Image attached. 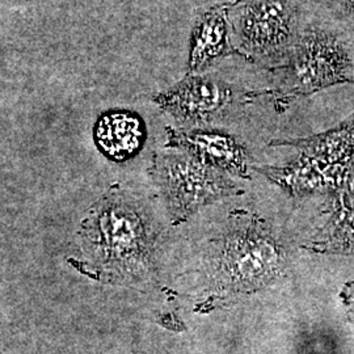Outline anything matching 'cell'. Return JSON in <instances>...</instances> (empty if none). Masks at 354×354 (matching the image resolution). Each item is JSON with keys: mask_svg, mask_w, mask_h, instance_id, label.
Wrapping results in <instances>:
<instances>
[{"mask_svg": "<svg viewBox=\"0 0 354 354\" xmlns=\"http://www.w3.org/2000/svg\"><path fill=\"white\" fill-rule=\"evenodd\" d=\"M283 251L261 221H243L228 228L213 257L215 288L231 294L251 292L279 276Z\"/></svg>", "mask_w": 354, "mask_h": 354, "instance_id": "6da1fadb", "label": "cell"}, {"mask_svg": "<svg viewBox=\"0 0 354 354\" xmlns=\"http://www.w3.org/2000/svg\"><path fill=\"white\" fill-rule=\"evenodd\" d=\"M288 75L292 88L299 93H311L337 83H354L352 48L342 35L311 26L297 42Z\"/></svg>", "mask_w": 354, "mask_h": 354, "instance_id": "7a4b0ae2", "label": "cell"}, {"mask_svg": "<svg viewBox=\"0 0 354 354\" xmlns=\"http://www.w3.org/2000/svg\"><path fill=\"white\" fill-rule=\"evenodd\" d=\"M91 231L92 244L105 266L122 272H137L147 266L150 234L143 218L129 203H102L92 216Z\"/></svg>", "mask_w": 354, "mask_h": 354, "instance_id": "3957f363", "label": "cell"}, {"mask_svg": "<svg viewBox=\"0 0 354 354\" xmlns=\"http://www.w3.org/2000/svg\"><path fill=\"white\" fill-rule=\"evenodd\" d=\"M193 156L167 155L156 163L159 185L177 216L231 194L234 185Z\"/></svg>", "mask_w": 354, "mask_h": 354, "instance_id": "277c9868", "label": "cell"}, {"mask_svg": "<svg viewBox=\"0 0 354 354\" xmlns=\"http://www.w3.org/2000/svg\"><path fill=\"white\" fill-rule=\"evenodd\" d=\"M294 8L290 0H250L238 15L244 46L256 54H276L291 37Z\"/></svg>", "mask_w": 354, "mask_h": 354, "instance_id": "5b68a950", "label": "cell"}, {"mask_svg": "<svg viewBox=\"0 0 354 354\" xmlns=\"http://www.w3.org/2000/svg\"><path fill=\"white\" fill-rule=\"evenodd\" d=\"M230 89L207 76H189L156 97L165 111L184 121H203L230 100Z\"/></svg>", "mask_w": 354, "mask_h": 354, "instance_id": "8992f818", "label": "cell"}, {"mask_svg": "<svg viewBox=\"0 0 354 354\" xmlns=\"http://www.w3.org/2000/svg\"><path fill=\"white\" fill-rule=\"evenodd\" d=\"M171 134L172 145L187 150L203 165L239 175L245 172V152L232 137L214 131H171Z\"/></svg>", "mask_w": 354, "mask_h": 354, "instance_id": "52a82bcc", "label": "cell"}, {"mask_svg": "<svg viewBox=\"0 0 354 354\" xmlns=\"http://www.w3.org/2000/svg\"><path fill=\"white\" fill-rule=\"evenodd\" d=\"M96 140L108 156L115 160H124L137 152L142 145V122L131 113L105 114L96 127Z\"/></svg>", "mask_w": 354, "mask_h": 354, "instance_id": "ba28073f", "label": "cell"}, {"mask_svg": "<svg viewBox=\"0 0 354 354\" xmlns=\"http://www.w3.org/2000/svg\"><path fill=\"white\" fill-rule=\"evenodd\" d=\"M227 10L225 7L213 8L205 13L192 36L189 68L197 71L213 59L225 55L228 50Z\"/></svg>", "mask_w": 354, "mask_h": 354, "instance_id": "9c48e42d", "label": "cell"}, {"mask_svg": "<svg viewBox=\"0 0 354 354\" xmlns=\"http://www.w3.org/2000/svg\"><path fill=\"white\" fill-rule=\"evenodd\" d=\"M329 7L354 36V0H327Z\"/></svg>", "mask_w": 354, "mask_h": 354, "instance_id": "30bf717a", "label": "cell"}, {"mask_svg": "<svg viewBox=\"0 0 354 354\" xmlns=\"http://www.w3.org/2000/svg\"><path fill=\"white\" fill-rule=\"evenodd\" d=\"M342 297H346V304L351 307V313L354 315V283L346 286V291L342 294Z\"/></svg>", "mask_w": 354, "mask_h": 354, "instance_id": "8fae6325", "label": "cell"}]
</instances>
